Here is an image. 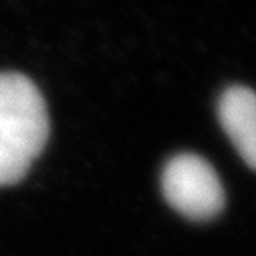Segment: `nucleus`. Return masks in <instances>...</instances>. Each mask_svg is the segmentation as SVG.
Here are the masks:
<instances>
[{
	"mask_svg": "<svg viewBox=\"0 0 256 256\" xmlns=\"http://www.w3.org/2000/svg\"><path fill=\"white\" fill-rule=\"evenodd\" d=\"M48 134L50 120L38 86L22 73H0V187L24 180Z\"/></svg>",
	"mask_w": 256,
	"mask_h": 256,
	"instance_id": "1",
	"label": "nucleus"
},
{
	"mask_svg": "<svg viewBox=\"0 0 256 256\" xmlns=\"http://www.w3.org/2000/svg\"><path fill=\"white\" fill-rule=\"evenodd\" d=\"M162 194L176 212L190 220H210L224 208V188L216 169L194 153L168 160L160 176Z\"/></svg>",
	"mask_w": 256,
	"mask_h": 256,
	"instance_id": "2",
	"label": "nucleus"
},
{
	"mask_svg": "<svg viewBox=\"0 0 256 256\" xmlns=\"http://www.w3.org/2000/svg\"><path fill=\"white\" fill-rule=\"evenodd\" d=\"M217 118L246 164L256 171V92L232 86L217 102Z\"/></svg>",
	"mask_w": 256,
	"mask_h": 256,
	"instance_id": "3",
	"label": "nucleus"
}]
</instances>
